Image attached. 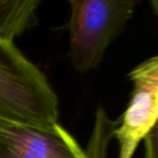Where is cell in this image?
<instances>
[{
    "label": "cell",
    "mask_w": 158,
    "mask_h": 158,
    "mask_svg": "<svg viewBox=\"0 0 158 158\" xmlns=\"http://www.w3.org/2000/svg\"><path fill=\"white\" fill-rule=\"evenodd\" d=\"M0 158H86L58 122L31 124L0 118Z\"/></svg>",
    "instance_id": "277c9868"
},
{
    "label": "cell",
    "mask_w": 158,
    "mask_h": 158,
    "mask_svg": "<svg viewBox=\"0 0 158 158\" xmlns=\"http://www.w3.org/2000/svg\"><path fill=\"white\" fill-rule=\"evenodd\" d=\"M118 125V119H112L106 114V110L98 108L89 141L86 146V158H106L108 148L114 131Z\"/></svg>",
    "instance_id": "8992f818"
},
{
    "label": "cell",
    "mask_w": 158,
    "mask_h": 158,
    "mask_svg": "<svg viewBox=\"0 0 158 158\" xmlns=\"http://www.w3.org/2000/svg\"><path fill=\"white\" fill-rule=\"evenodd\" d=\"M0 118L52 124L58 118V99L44 73L14 40L0 35Z\"/></svg>",
    "instance_id": "6da1fadb"
},
{
    "label": "cell",
    "mask_w": 158,
    "mask_h": 158,
    "mask_svg": "<svg viewBox=\"0 0 158 158\" xmlns=\"http://www.w3.org/2000/svg\"><path fill=\"white\" fill-rule=\"evenodd\" d=\"M150 2L151 6L153 8V10L155 11V13L158 15V0H148Z\"/></svg>",
    "instance_id": "ba28073f"
},
{
    "label": "cell",
    "mask_w": 158,
    "mask_h": 158,
    "mask_svg": "<svg viewBox=\"0 0 158 158\" xmlns=\"http://www.w3.org/2000/svg\"><path fill=\"white\" fill-rule=\"evenodd\" d=\"M132 83L130 101L114 131L117 158H132L139 143L158 122V55L145 59L128 74Z\"/></svg>",
    "instance_id": "3957f363"
},
{
    "label": "cell",
    "mask_w": 158,
    "mask_h": 158,
    "mask_svg": "<svg viewBox=\"0 0 158 158\" xmlns=\"http://www.w3.org/2000/svg\"><path fill=\"white\" fill-rule=\"evenodd\" d=\"M146 158H158V122L144 137Z\"/></svg>",
    "instance_id": "52a82bcc"
},
{
    "label": "cell",
    "mask_w": 158,
    "mask_h": 158,
    "mask_svg": "<svg viewBox=\"0 0 158 158\" xmlns=\"http://www.w3.org/2000/svg\"><path fill=\"white\" fill-rule=\"evenodd\" d=\"M69 59L80 73L98 68L133 16L138 0H67Z\"/></svg>",
    "instance_id": "7a4b0ae2"
},
{
    "label": "cell",
    "mask_w": 158,
    "mask_h": 158,
    "mask_svg": "<svg viewBox=\"0 0 158 158\" xmlns=\"http://www.w3.org/2000/svg\"><path fill=\"white\" fill-rule=\"evenodd\" d=\"M42 0H0V35L10 40L22 35L37 24Z\"/></svg>",
    "instance_id": "5b68a950"
}]
</instances>
